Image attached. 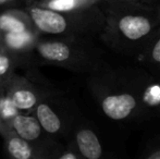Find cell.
I'll list each match as a JSON object with an SVG mask.
<instances>
[{
  "instance_id": "cell-7",
  "label": "cell",
  "mask_w": 160,
  "mask_h": 159,
  "mask_svg": "<svg viewBox=\"0 0 160 159\" xmlns=\"http://www.w3.org/2000/svg\"><path fill=\"white\" fill-rule=\"evenodd\" d=\"M8 125L12 131L28 142H35L42 136V129L36 117L15 113L8 120Z\"/></svg>"
},
{
  "instance_id": "cell-16",
  "label": "cell",
  "mask_w": 160,
  "mask_h": 159,
  "mask_svg": "<svg viewBox=\"0 0 160 159\" xmlns=\"http://www.w3.org/2000/svg\"><path fill=\"white\" fill-rule=\"evenodd\" d=\"M17 4L15 0H0V8H14Z\"/></svg>"
},
{
  "instance_id": "cell-5",
  "label": "cell",
  "mask_w": 160,
  "mask_h": 159,
  "mask_svg": "<svg viewBox=\"0 0 160 159\" xmlns=\"http://www.w3.org/2000/svg\"><path fill=\"white\" fill-rule=\"evenodd\" d=\"M37 32L26 10L7 8L0 11V33Z\"/></svg>"
},
{
  "instance_id": "cell-4",
  "label": "cell",
  "mask_w": 160,
  "mask_h": 159,
  "mask_svg": "<svg viewBox=\"0 0 160 159\" xmlns=\"http://www.w3.org/2000/svg\"><path fill=\"white\" fill-rule=\"evenodd\" d=\"M100 107L108 118L120 121L128 119L134 113L138 107V100L130 92H114L103 96Z\"/></svg>"
},
{
  "instance_id": "cell-19",
  "label": "cell",
  "mask_w": 160,
  "mask_h": 159,
  "mask_svg": "<svg viewBox=\"0 0 160 159\" xmlns=\"http://www.w3.org/2000/svg\"><path fill=\"white\" fill-rule=\"evenodd\" d=\"M155 14H156L157 23H158V26H159L160 25V3L155 8Z\"/></svg>"
},
{
  "instance_id": "cell-3",
  "label": "cell",
  "mask_w": 160,
  "mask_h": 159,
  "mask_svg": "<svg viewBox=\"0 0 160 159\" xmlns=\"http://www.w3.org/2000/svg\"><path fill=\"white\" fill-rule=\"evenodd\" d=\"M87 46L85 39L39 38L34 49L47 62L73 71H85L94 69L97 64V55Z\"/></svg>"
},
{
  "instance_id": "cell-8",
  "label": "cell",
  "mask_w": 160,
  "mask_h": 159,
  "mask_svg": "<svg viewBox=\"0 0 160 159\" xmlns=\"http://www.w3.org/2000/svg\"><path fill=\"white\" fill-rule=\"evenodd\" d=\"M38 32H21V33H1L3 48L17 53H24L32 50L39 39Z\"/></svg>"
},
{
  "instance_id": "cell-9",
  "label": "cell",
  "mask_w": 160,
  "mask_h": 159,
  "mask_svg": "<svg viewBox=\"0 0 160 159\" xmlns=\"http://www.w3.org/2000/svg\"><path fill=\"white\" fill-rule=\"evenodd\" d=\"M76 146L81 156L86 159H99L102 156V147L96 133L89 129H81L75 136Z\"/></svg>"
},
{
  "instance_id": "cell-15",
  "label": "cell",
  "mask_w": 160,
  "mask_h": 159,
  "mask_svg": "<svg viewBox=\"0 0 160 159\" xmlns=\"http://www.w3.org/2000/svg\"><path fill=\"white\" fill-rule=\"evenodd\" d=\"M146 159H160V148H154L144 156Z\"/></svg>"
},
{
  "instance_id": "cell-21",
  "label": "cell",
  "mask_w": 160,
  "mask_h": 159,
  "mask_svg": "<svg viewBox=\"0 0 160 159\" xmlns=\"http://www.w3.org/2000/svg\"><path fill=\"white\" fill-rule=\"evenodd\" d=\"M6 91V87H4V85L1 83V81H0V93H2V92Z\"/></svg>"
},
{
  "instance_id": "cell-12",
  "label": "cell",
  "mask_w": 160,
  "mask_h": 159,
  "mask_svg": "<svg viewBox=\"0 0 160 159\" xmlns=\"http://www.w3.org/2000/svg\"><path fill=\"white\" fill-rule=\"evenodd\" d=\"M19 53L10 51L6 48L0 50V81L6 89L14 77V68L17 66V56Z\"/></svg>"
},
{
  "instance_id": "cell-10",
  "label": "cell",
  "mask_w": 160,
  "mask_h": 159,
  "mask_svg": "<svg viewBox=\"0 0 160 159\" xmlns=\"http://www.w3.org/2000/svg\"><path fill=\"white\" fill-rule=\"evenodd\" d=\"M6 142V148L9 156L15 159H31L38 157L37 154L31 146L30 142L19 136L14 131L9 130L2 135Z\"/></svg>"
},
{
  "instance_id": "cell-18",
  "label": "cell",
  "mask_w": 160,
  "mask_h": 159,
  "mask_svg": "<svg viewBox=\"0 0 160 159\" xmlns=\"http://www.w3.org/2000/svg\"><path fill=\"white\" fill-rule=\"evenodd\" d=\"M9 130H10V127H9L7 123H1V122H0V134H1V135L6 134Z\"/></svg>"
},
{
  "instance_id": "cell-2",
  "label": "cell",
  "mask_w": 160,
  "mask_h": 159,
  "mask_svg": "<svg viewBox=\"0 0 160 159\" xmlns=\"http://www.w3.org/2000/svg\"><path fill=\"white\" fill-rule=\"evenodd\" d=\"M39 34L55 38L85 39L100 33L105 25V13L93 3L81 4L69 10H55L40 4L26 8Z\"/></svg>"
},
{
  "instance_id": "cell-14",
  "label": "cell",
  "mask_w": 160,
  "mask_h": 159,
  "mask_svg": "<svg viewBox=\"0 0 160 159\" xmlns=\"http://www.w3.org/2000/svg\"><path fill=\"white\" fill-rule=\"evenodd\" d=\"M107 2H119V3H132L141 4V6L156 8L160 3V0H106Z\"/></svg>"
},
{
  "instance_id": "cell-6",
  "label": "cell",
  "mask_w": 160,
  "mask_h": 159,
  "mask_svg": "<svg viewBox=\"0 0 160 159\" xmlns=\"http://www.w3.org/2000/svg\"><path fill=\"white\" fill-rule=\"evenodd\" d=\"M7 89L9 92V100L17 110H31L39 102V97L35 89L28 84L19 83L14 80V77Z\"/></svg>"
},
{
  "instance_id": "cell-20",
  "label": "cell",
  "mask_w": 160,
  "mask_h": 159,
  "mask_svg": "<svg viewBox=\"0 0 160 159\" xmlns=\"http://www.w3.org/2000/svg\"><path fill=\"white\" fill-rule=\"evenodd\" d=\"M0 122H1V123H7L6 121L2 119V117H1V102H0ZM7 124H8V123H7Z\"/></svg>"
},
{
  "instance_id": "cell-22",
  "label": "cell",
  "mask_w": 160,
  "mask_h": 159,
  "mask_svg": "<svg viewBox=\"0 0 160 159\" xmlns=\"http://www.w3.org/2000/svg\"><path fill=\"white\" fill-rule=\"evenodd\" d=\"M3 48V46H2V42H1V39H0V50Z\"/></svg>"
},
{
  "instance_id": "cell-17",
  "label": "cell",
  "mask_w": 160,
  "mask_h": 159,
  "mask_svg": "<svg viewBox=\"0 0 160 159\" xmlns=\"http://www.w3.org/2000/svg\"><path fill=\"white\" fill-rule=\"evenodd\" d=\"M78 156L74 153H65L59 156V159H78Z\"/></svg>"
},
{
  "instance_id": "cell-1",
  "label": "cell",
  "mask_w": 160,
  "mask_h": 159,
  "mask_svg": "<svg viewBox=\"0 0 160 159\" xmlns=\"http://www.w3.org/2000/svg\"><path fill=\"white\" fill-rule=\"evenodd\" d=\"M107 2V1H106ZM101 38L113 50L139 53L158 27L155 8L132 3L108 2Z\"/></svg>"
},
{
  "instance_id": "cell-11",
  "label": "cell",
  "mask_w": 160,
  "mask_h": 159,
  "mask_svg": "<svg viewBox=\"0 0 160 159\" xmlns=\"http://www.w3.org/2000/svg\"><path fill=\"white\" fill-rule=\"evenodd\" d=\"M36 119L38 120L40 127L44 131L49 134H57L61 131L62 122L59 116L52 110L46 102H38L35 110Z\"/></svg>"
},
{
  "instance_id": "cell-13",
  "label": "cell",
  "mask_w": 160,
  "mask_h": 159,
  "mask_svg": "<svg viewBox=\"0 0 160 159\" xmlns=\"http://www.w3.org/2000/svg\"><path fill=\"white\" fill-rule=\"evenodd\" d=\"M141 55H143L144 62L150 66L160 67V25L155 30Z\"/></svg>"
}]
</instances>
